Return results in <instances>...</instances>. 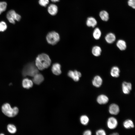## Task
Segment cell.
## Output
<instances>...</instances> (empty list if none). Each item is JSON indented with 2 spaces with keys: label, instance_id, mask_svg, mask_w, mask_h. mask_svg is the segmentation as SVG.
I'll return each mask as SVG.
<instances>
[{
  "label": "cell",
  "instance_id": "9",
  "mask_svg": "<svg viewBox=\"0 0 135 135\" xmlns=\"http://www.w3.org/2000/svg\"><path fill=\"white\" fill-rule=\"evenodd\" d=\"M109 113L112 114L117 115L120 112L119 107L117 104H112L109 106Z\"/></svg>",
  "mask_w": 135,
  "mask_h": 135
},
{
  "label": "cell",
  "instance_id": "6",
  "mask_svg": "<svg viewBox=\"0 0 135 135\" xmlns=\"http://www.w3.org/2000/svg\"><path fill=\"white\" fill-rule=\"evenodd\" d=\"M81 73L76 70L69 71L68 73V76L75 82L78 81L81 76Z\"/></svg>",
  "mask_w": 135,
  "mask_h": 135
},
{
  "label": "cell",
  "instance_id": "8",
  "mask_svg": "<svg viewBox=\"0 0 135 135\" xmlns=\"http://www.w3.org/2000/svg\"><path fill=\"white\" fill-rule=\"evenodd\" d=\"M132 84L129 82H124L122 84V90L123 93L125 94H129L132 89Z\"/></svg>",
  "mask_w": 135,
  "mask_h": 135
},
{
  "label": "cell",
  "instance_id": "20",
  "mask_svg": "<svg viewBox=\"0 0 135 135\" xmlns=\"http://www.w3.org/2000/svg\"><path fill=\"white\" fill-rule=\"evenodd\" d=\"M92 54L94 56H98L101 54L102 50L100 47L96 46L92 48Z\"/></svg>",
  "mask_w": 135,
  "mask_h": 135
},
{
  "label": "cell",
  "instance_id": "16",
  "mask_svg": "<svg viewBox=\"0 0 135 135\" xmlns=\"http://www.w3.org/2000/svg\"><path fill=\"white\" fill-rule=\"evenodd\" d=\"M105 40L108 43L112 44L114 42L115 40L116 36L113 33H109L105 36Z\"/></svg>",
  "mask_w": 135,
  "mask_h": 135
},
{
  "label": "cell",
  "instance_id": "15",
  "mask_svg": "<svg viewBox=\"0 0 135 135\" xmlns=\"http://www.w3.org/2000/svg\"><path fill=\"white\" fill-rule=\"evenodd\" d=\"M22 84L23 88L26 89H29L32 87L33 82L31 80L26 78L23 80Z\"/></svg>",
  "mask_w": 135,
  "mask_h": 135
},
{
  "label": "cell",
  "instance_id": "17",
  "mask_svg": "<svg viewBox=\"0 0 135 135\" xmlns=\"http://www.w3.org/2000/svg\"><path fill=\"white\" fill-rule=\"evenodd\" d=\"M86 24L88 27H94L97 24V22L96 19L92 17H88L87 19Z\"/></svg>",
  "mask_w": 135,
  "mask_h": 135
},
{
  "label": "cell",
  "instance_id": "3",
  "mask_svg": "<svg viewBox=\"0 0 135 135\" xmlns=\"http://www.w3.org/2000/svg\"><path fill=\"white\" fill-rule=\"evenodd\" d=\"M38 69L35 65L33 63H30L26 65L22 71V75L24 76H28L33 77L38 73Z\"/></svg>",
  "mask_w": 135,
  "mask_h": 135
},
{
  "label": "cell",
  "instance_id": "22",
  "mask_svg": "<svg viewBox=\"0 0 135 135\" xmlns=\"http://www.w3.org/2000/svg\"><path fill=\"white\" fill-rule=\"evenodd\" d=\"M99 16L101 19L103 21H107L109 19V14L106 11H101L100 13Z\"/></svg>",
  "mask_w": 135,
  "mask_h": 135
},
{
  "label": "cell",
  "instance_id": "29",
  "mask_svg": "<svg viewBox=\"0 0 135 135\" xmlns=\"http://www.w3.org/2000/svg\"><path fill=\"white\" fill-rule=\"evenodd\" d=\"M128 5L132 8H135V0H128Z\"/></svg>",
  "mask_w": 135,
  "mask_h": 135
},
{
  "label": "cell",
  "instance_id": "24",
  "mask_svg": "<svg viewBox=\"0 0 135 135\" xmlns=\"http://www.w3.org/2000/svg\"><path fill=\"white\" fill-rule=\"evenodd\" d=\"M89 119L88 117L86 115L82 116L80 118V121L83 125H86L88 123Z\"/></svg>",
  "mask_w": 135,
  "mask_h": 135
},
{
  "label": "cell",
  "instance_id": "23",
  "mask_svg": "<svg viewBox=\"0 0 135 135\" xmlns=\"http://www.w3.org/2000/svg\"><path fill=\"white\" fill-rule=\"evenodd\" d=\"M101 35V32L100 29L98 28H96L94 30L93 36L94 38L96 40L99 39Z\"/></svg>",
  "mask_w": 135,
  "mask_h": 135
},
{
  "label": "cell",
  "instance_id": "32",
  "mask_svg": "<svg viewBox=\"0 0 135 135\" xmlns=\"http://www.w3.org/2000/svg\"><path fill=\"white\" fill-rule=\"evenodd\" d=\"M52 2H56L59 1V0H50Z\"/></svg>",
  "mask_w": 135,
  "mask_h": 135
},
{
  "label": "cell",
  "instance_id": "11",
  "mask_svg": "<svg viewBox=\"0 0 135 135\" xmlns=\"http://www.w3.org/2000/svg\"><path fill=\"white\" fill-rule=\"evenodd\" d=\"M96 100L97 102L100 104H105L108 102L109 99L107 96L102 94L99 95L97 97Z\"/></svg>",
  "mask_w": 135,
  "mask_h": 135
},
{
  "label": "cell",
  "instance_id": "26",
  "mask_svg": "<svg viewBox=\"0 0 135 135\" xmlns=\"http://www.w3.org/2000/svg\"><path fill=\"white\" fill-rule=\"evenodd\" d=\"M7 4L6 2H0V14L6 10Z\"/></svg>",
  "mask_w": 135,
  "mask_h": 135
},
{
  "label": "cell",
  "instance_id": "14",
  "mask_svg": "<svg viewBox=\"0 0 135 135\" xmlns=\"http://www.w3.org/2000/svg\"><path fill=\"white\" fill-rule=\"evenodd\" d=\"M48 13L51 15L54 16L58 12V8L55 4H52L48 7Z\"/></svg>",
  "mask_w": 135,
  "mask_h": 135
},
{
  "label": "cell",
  "instance_id": "33",
  "mask_svg": "<svg viewBox=\"0 0 135 135\" xmlns=\"http://www.w3.org/2000/svg\"><path fill=\"white\" fill-rule=\"evenodd\" d=\"M111 135H118L119 134L118 133L116 132L115 133H114L111 134Z\"/></svg>",
  "mask_w": 135,
  "mask_h": 135
},
{
  "label": "cell",
  "instance_id": "12",
  "mask_svg": "<svg viewBox=\"0 0 135 135\" xmlns=\"http://www.w3.org/2000/svg\"><path fill=\"white\" fill-rule=\"evenodd\" d=\"M61 66L58 63L54 64L52 67V73L56 75H58L61 73Z\"/></svg>",
  "mask_w": 135,
  "mask_h": 135
},
{
  "label": "cell",
  "instance_id": "13",
  "mask_svg": "<svg viewBox=\"0 0 135 135\" xmlns=\"http://www.w3.org/2000/svg\"><path fill=\"white\" fill-rule=\"evenodd\" d=\"M33 77V82L37 84H41L43 81L44 79L42 75L38 73Z\"/></svg>",
  "mask_w": 135,
  "mask_h": 135
},
{
  "label": "cell",
  "instance_id": "31",
  "mask_svg": "<svg viewBox=\"0 0 135 135\" xmlns=\"http://www.w3.org/2000/svg\"><path fill=\"white\" fill-rule=\"evenodd\" d=\"M91 131L89 130H87L85 131L83 133L84 135H91L92 134Z\"/></svg>",
  "mask_w": 135,
  "mask_h": 135
},
{
  "label": "cell",
  "instance_id": "27",
  "mask_svg": "<svg viewBox=\"0 0 135 135\" xmlns=\"http://www.w3.org/2000/svg\"><path fill=\"white\" fill-rule=\"evenodd\" d=\"M7 28V25L4 22L2 21L0 22V32L4 31Z\"/></svg>",
  "mask_w": 135,
  "mask_h": 135
},
{
  "label": "cell",
  "instance_id": "1",
  "mask_svg": "<svg viewBox=\"0 0 135 135\" xmlns=\"http://www.w3.org/2000/svg\"><path fill=\"white\" fill-rule=\"evenodd\" d=\"M51 63V60L48 55L42 53L36 57L35 65L38 70H42L49 67Z\"/></svg>",
  "mask_w": 135,
  "mask_h": 135
},
{
  "label": "cell",
  "instance_id": "7",
  "mask_svg": "<svg viewBox=\"0 0 135 135\" xmlns=\"http://www.w3.org/2000/svg\"><path fill=\"white\" fill-rule=\"evenodd\" d=\"M118 122L117 119L115 118L111 117L108 119L107 122V126L110 129H114L117 126Z\"/></svg>",
  "mask_w": 135,
  "mask_h": 135
},
{
  "label": "cell",
  "instance_id": "25",
  "mask_svg": "<svg viewBox=\"0 0 135 135\" xmlns=\"http://www.w3.org/2000/svg\"><path fill=\"white\" fill-rule=\"evenodd\" d=\"M7 130L8 132L11 134L15 133L16 131L15 126L12 124H9L7 126Z\"/></svg>",
  "mask_w": 135,
  "mask_h": 135
},
{
  "label": "cell",
  "instance_id": "10",
  "mask_svg": "<svg viewBox=\"0 0 135 135\" xmlns=\"http://www.w3.org/2000/svg\"><path fill=\"white\" fill-rule=\"evenodd\" d=\"M102 80L99 76H95L92 81V85L96 88H99L102 85Z\"/></svg>",
  "mask_w": 135,
  "mask_h": 135
},
{
  "label": "cell",
  "instance_id": "28",
  "mask_svg": "<svg viewBox=\"0 0 135 135\" xmlns=\"http://www.w3.org/2000/svg\"><path fill=\"white\" fill-rule=\"evenodd\" d=\"M39 3L41 6L45 7L49 2V0H39Z\"/></svg>",
  "mask_w": 135,
  "mask_h": 135
},
{
  "label": "cell",
  "instance_id": "2",
  "mask_svg": "<svg viewBox=\"0 0 135 135\" xmlns=\"http://www.w3.org/2000/svg\"><path fill=\"white\" fill-rule=\"evenodd\" d=\"M3 113L6 116L10 117H14L18 113V109L16 107L12 108L8 103L4 104L2 108Z\"/></svg>",
  "mask_w": 135,
  "mask_h": 135
},
{
  "label": "cell",
  "instance_id": "4",
  "mask_svg": "<svg viewBox=\"0 0 135 135\" xmlns=\"http://www.w3.org/2000/svg\"><path fill=\"white\" fill-rule=\"evenodd\" d=\"M47 42L52 45L56 44L59 40L60 36L59 34L55 31L49 32L46 36Z\"/></svg>",
  "mask_w": 135,
  "mask_h": 135
},
{
  "label": "cell",
  "instance_id": "19",
  "mask_svg": "<svg viewBox=\"0 0 135 135\" xmlns=\"http://www.w3.org/2000/svg\"><path fill=\"white\" fill-rule=\"evenodd\" d=\"M116 45L118 48L121 50H124L126 48V42L122 40H118L116 42Z\"/></svg>",
  "mask_w": 135,
  "mask_h": 135
},
{
  "label": "cell",
  "instance_id": "5",
  "mask_svg": "<svg viewBox=\"0 0 135 135\" xmlns=\"http://www.w3.org/2000/svg\"><path fill=\"white\" fill-rule=\"evenodd\" d=\"M6 17L9 22L12 24L15 23V20L19 21L21 18V16L13 10H10L8 12Z\"/></svg>",
  "mask_w": 135,
  "mask_h": 135
},
{
  "label": "cell",
  "instance_id": "18",
  "mask_svg": "<svg viewBox=\"0 0 135 135\" xmlns=\"http://www.w3.org/2000/svg\"><path fill=\"white\" fill-rule=\"evenodd\" d=\"M120 70L117 66L113 67L111 69L110 74L114 78H118L120 76Z\"/></svg>",
  "mask_w": 135,
  "mask_h": 135
},
{
  "label": "cell",
  "instance_id": "21",
  "mask_svg": "<svg viewBox=\"0 0 135 135\" xmlns=\"http://www.w3.org/2000/svg\"><path fill=\"white\" fill-rule=\"evenodd\" d=\"M123 125L125 128L127 129L133 128L134 127L133 122L130 119H128L125 120L123 122Z\"/></svg>",
  "mask_w": 135,
  "mask_h": 135
},
{
  "label": "cell",
  "instance_id": "30",
  "mask_svg": "<svg viewBox=\"0 0 135 135\" xmlns=\"http://www.w3.org/2000/svg\"><path fill=\"white\" fill-rule=\"evenodd\" d=\"M96 135H106V133L105 131L102 129H100L97 130L96 132Z\"/></svg>",
  "mask_w": 135,
  "mask_h": 135
}]
</instances>
